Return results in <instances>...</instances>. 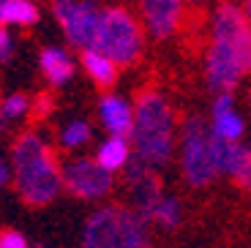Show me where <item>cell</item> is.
Segmentation results:
<instances>
[{
  "label": "cell",
  "mask_w": 251,
  "mask_h": 248,
  "mask_svg": "<svg viewBox=\"0 0 251 248\" xmlns=\"http://www.w3.org/2000/svg\"><path fill=\"white\" fill-rule=\"evenodd\" d=\"M251 71V25L243 6L221 3L213 14V41L205 55V79L219 96L232 93Z\"/></svg>",
  "instance_id": "cell-1"
},
{
  "label": "cell",
  "mask_w": 251,
  "mask_h": 248,
  "mask_svg": "<svg viewBox=\"0 0 251 248\" xmlns=\"http://www.w3.org/2000/svg\"><path fill=\"white\" fill-rule=\"evenodd\" d=\"M11 172L17 191L27 205H50L63 188V169L57 167L55 153L33 131H25L14 142Z\"/></svg>",
  "instance_id": "cell-2"
},
{
  "label": "cell",
  "mask_w": 251,
  "mask_h": 248,
  "mask_svg": "<svg viewBox=\"0 0 251 248\" xmlns=\"http://www.w3.org/2000/svg\"><path fill=\"white\" fill-rule=\"evenodd\" d=\"M128 142L137 158H142L151 169H161L170 164L175 150V112L161 93L148 90L139 96Z\"/></svg>",
  "instance_id": "cell-3"
},
{
  "label": "cell",
  "mask_w": 251,
  "mask_h": 248,
  "mask_svg": "<svg viewBox=\"0 0 251 248\" xmlns=\"http://www.w3.org/2000/svg\"><path fill=\"white\" fill-rule=\"evenodd\" d=\"M151 229L148 218L134 207L104 205L88 218L82 229V248H148Z\"/></svg>",
  "instance_id": "cell-4"
},
{
  "label": "cell",
  "mask_w": 251,
  "mask_h": 248,
  "mask_svg": "<svg viewBox=\"0 0 251 248\" xmlns=\"http://www.w3.org/2000/svg\"><path fill=\"white\" fill-rule=\"evenodd\" d=\"M96 52L115 63V66H131L142 55V30H139L137 19L126 8H104L96 36Z\"/></svg>",
  "instance_id": "cell-5"
},
{
  "label": "cell",
  "mask_w": 251,
  "mask_h": 248,
  "mask_svg": "<svg viewBox=\"0 0 251 248\" xmlns=\"http://www.w3.org/2000/svg\"><path fill=\"white\" fill-rule=\"evenodd\" d=\"M180 167H183V177L194 188H205L219 177V167H216L213 158V131L197 115L186 118V123H183Z\"/></svg>",
  "instance_id": "cell-6"
},
{
  "label": "cell",
  "mask_w": 251,
  "mask_h": 248,
  "mask_svg": "<svg viewBox=\"0 0 251 248\" xmlns=\"http://www.w3.org/2000/svg\"><path fill=\"white\" fill-rule=\"evenodd\" d=\"M52 11H55L60 27L66 30V38L74 47H79L82 52L93 50L101 17H104V8L99 3H90V0H55Z\"/></svg>",
  "instance_id": "cell-7"
},
{
  "label": "cell",
  "mask_w": 251,
  "mask_h": 248,
  "mask_svg": "<svg viewBox=\"0 0 251 248\" xmlns=\"http://www.w3.org/2000/svg\"><path fill=\"white\" fill-rule=\"evenodd\" d=\"M63 188L82 199H101L112 191V172L96 158H71L63 164Z\"/></svg>",
  "instance_id": "cell-8"
},
{
  "label": "cell",
  "mask_w": 251,
  "mask_h": 248,
  "mask_svg": "<svg viewBox=\"0 0 251 248\" xmlns=\"http://www.w3.org/2000/svg\"><path fill=\"white\" fill-rule=\"evenodd\" d=\"M126 186H128V199H131L134 210L142 218L151 221L156 207H158V202L164 199L161 180L156 177V169H151L142 158L134 155L131 164L126 167Z\"/></svg>",
  "instance_id": "cell-9"
},
{
  "label": "cell",
  "mask_w": 251,
  "mask_h": 248,
  "mask_svg": "<svg viewBox=\"0 0 251 248\" xmlns=\"http://www.w3.org/2000/svg\"><path fill=\"white\" fill-rule=\"evenodd\" d=\"M139 8H142L145 27L153 38H170L180 25L183 3L177 0H145Z\"/></svg>",
  "instance_id": "cell-10"
},
{
  "label": "cell",
  "mask_w": 251,
  "mask_h": 248,
  "mask_svg": "<svg viewBox=\"0 0 251 248\" xmlns=\"http://www.w3.org/2000/svg\"><path fill=\"white\" fill-rule=\"evenodd\" d=\"M235 101L232 93H224L213 101V123H210V131H213L219 139L229 145H238V139L243 137V118L235 112Z\"/></svg>",
  "instance_id": "cell-11"
},
{
  "label": "cell",
  "mask_w": 251,
  "mask_h": 248,
  "mask_svg": "<svg viewBox=\"0 0 251 248\" xmlns=\"http://www.w3.org/2000/svg\"><path fill=\"white\" fill-rule=\"evenodd\" d=\"M99 115L104 128L112 134V137H131L134 128V109L131 104L120 96H104L99 104Z\"/></svg>",
  "instance_id": "cell-12"
},
{
  "label": "cell",
  "mask_w": 251,
  "mask_h": 248,
  "mask_svg": "<svg viewBox=\"0 0 251 248\" xmlns=\"http://www.w3.org/2000/svg\"><path fill=\"white\" fill-rule=\"evenodd\" d=\"M38 63H41V71L47 74V79L52 85H66L74 76V60L60 47H47L41 52V57H38Z\"/></svg>",
  "instance_id": "cell-13"
},
{
  "label": "cell",
  "mask_w": 251,
  "mask_h": 248,
  "mask_svg": "<svg viewBox=\"0 0 251 248\" xmlns=\"http://www.w3.org/2000/svg\"><path fill=\"white\" fill-rule=\"evenodd\" d=\"M96 161L107 172H115V169H126L131 164V142L126 137H109L101 142L99 153H96Z\"/></svg>",
  "instance_id": "cell-14"
},
{
  "label": "cell",
  "mask_w": 251,
  "mask_h": 248,
  "mask_svg": "<svg viewBox=\"0 0 251 248\" xmlns=\"http://www.w3.org/2000/svg\"><path fill=\"white\" fill-rule=\"evenodd\" d=\"M224 174H229L240 188L251 191V148L249 145H229Z\"/></svg>",
  "instance_id": "cell-15"
},
{
  "label": "cell",
  "mask_w": 251,
  "mask_h": 248,
  "mask_svg": "<svg viewBox=\"0 0 251 248\" xmlns=\"http://www.w3.org/2000/svg\"><path fill=\"white\" fill-rule=\"evenodd\" d=\"M82 66H85V71L90 74V79H93L96 85H101V87L115 85V79H118V66H115L109 57H104L101 52H96V50L82 52Z\"/></svg>",
  "instance_id": "cell-16"
},
{
  "label": "cell",
  "mask_w": 251,
  "mask_h": 248,
  "mask_svg": "<svg viewBox=\"0 0 251 248\" xmlns=\"http://www.w3.org/2000/svg\"><path fill=\"white\" fill-rule=\"evenodd\" d=\"M38 6L30 0H0V25H33Z\"/></svg>",
  "instance_id": "cell-17"
},
{
  "label": "cell",
  "mask_w": 251,
  "mask_h": 248,
  "mask_svg": "<svg viewBox=\"0 0 251 248\" xmlns=\"http://www.w3.org/2000/svg\"><path fill=\"white\" fill-rule=\"evenodd\" d=\"M153 221L161 223L164 229H177L183 221V207L180 202H177L175 197H164L161 202H158L156 213H153Z\"/></svg>",
  "instance_id": "cell-18"
},
{
  "label": "cell",
  "mask_w": 251,
  "mask_h": 248,
  "mask_svg": "<svg viewBox=\"0 0 251 248\" xmlns=\"http://www.w3.org/2000/svg\"><path fill=\"white\" fill-rule=\"evenodd\" d=\"M88 139H90V125L85 123V120H74V123H69L66 128H63V134H60L63 148H82Z\"/></svg>",
  "instance_id": "cell-19"
},
{
  "label": "cell",
  "mask_w": 251,
  "mask_h": 248,
  "mask_svg": "<svg viewBox=\"0 0 251 248\" xmlns=\"http://www.w3.org/2000/svg\"><path fill=\"white\" fill-rule=\"evenodd\" d=\"M27 106H30V99H27V96L11 93V96H6V99L0 101V115H3L6 120L22 118V115L27 112Z\"/></svg>",
  "instance_id": "cell-20"
},
{
  "label": "cell",
  "mask_w": 251,
  "mask_h": 248,
  "mask_svg": "<svg viewBox=\"0 0 251 248\" xmlns=\"http://www.w3.org/2000/svg\"><path fill=\"white\" fill-rule=\"evenodd\" d=\"M0 248H30V246L17 229H3L0 232Z\"/></svg>",
  "instance_id": "cell-21"
},
{
  "label": "cell",
  "mask_w": 251,
  "mask_h": 248,
  "mask_svg": "<svg viewBox=\"0 0 251 248\" xmlns=\"http://www.w3.org/2000/svg\"><path fill=\"white\" fill-rule=\"evenodd\" d=\"M14 55V36L6 30V25H0V60H8Z\"/></svg>",
  "instance_id": "cell-22"
},
{
  "label": "cell",
  "mask_w": 251,
  "mask_h": 248,
  "mask_svg": "<svg viewBox=\"0 0 251 248\" xmlns=\"http://www.w3.org/2000/svg\"><path fill=\"white\" fill-rule=\"evenodd\" d=\"M11 177H14V172H11V169H8V164L3 161V158H0V188L6 186V183H8V180H11Z\"/></svg>",
  "instance_id": "cell-23"
},
{
  "label": "cell",
  "mask_w": 251,
  "mask_h": 248,
  "mask_svg": "<svg viewBox=\"0 0 251 248\" xmlns=\"http://www.w3.org/2000/svg\"><path fill=\"white\" fill-rule=\"evenodd\" d=\"M243 14H246V19H249V25H251V0L243 6Z\"/></svg>",
  "instance_id": "cell-24"
},
{
  "label": "cell",
  "mask_w": 251,
  "mask_h": 248,
  "mask_svg": "<svg viewBox=\"0 0 251 248\" xmlns=\"http://www.w3.org/2000/svg\"><path fill=\"white\" fill-rule=\"evenodd\" d=\"M3 128H6V118L0 115V134H3Z\"/></svg>",
  "instance_id": "cell-25"
},
{
  "label": "cell",
  "mask_w": 251,
  "mask_h": 248,
  "mask_svg": "<svg viewBox=\"0 0 251 248\" xmlns=\"http://www.w3.org/2000/svg\"><path fill=\"white\" fill-rule=\"evenodd\" d=\"M36 248H44V246H36Z\"/></svg>",
  "instance_id": "cell-26"
},
{
  "label": "cell",
  "mask_w": 251,
  "mask_h": 248,
  "mask_svg": "<svg viewBox=\"0 0 251 248\" xmlns=\"http://www.w3.org/2000/svg\"><path fill=\"white\" fill-rule=\"evenodd\" d=\"M249 101H251V96H249Z\"/></svg>",
  "instance_id": "cell-27"
}]
</instances>
